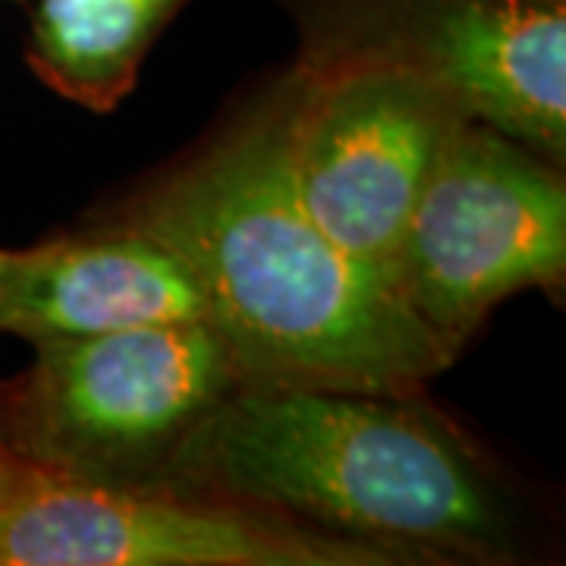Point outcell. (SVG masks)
<instances>
[{
  "instance_id": "obj_1",
  "label": "cell",
  "mask_w": 566,
  "mask_h": 566,
  "mask_svg": "<svg viewBox=\"0 0 566 566\" xmlns=\"http://www.w3.org/2000/svg\"><path fill=\"white\" fill-rule=\"evenodd\" d=\"M114 221L180 255L249 378L424 390L457 359L381 274L308 218L283 148V82Z\"/></svg>"
},
{
  "instance_id": "obj_2",
  "label": "cell",
  "mask_w": 566,
  "mask_h": 566,
  "mask_svg": "<svg viewBox=\"0 0 566 566\" xmlns=\"http://www.w3.org/2000/svg\"><path fill=\"white\" fill-rule=\"evenodd\" d=\"M161 482L205 488L419 564L504 560L513 513L482 453L422 390L245 378Z\"/></svg>"
},
{
  "instance_id": "obj_3",
  "label": "cell",
  "mask_w": 566,
  "mask_h": 566,
  "mask_svg": "<svg viewBox=\"0 0 566 566\" xmlns=\"http://www.w3.org/2000/svg\"><path fill=\"white\" fill-rule=\"evenodd\" d=\"M245 378L211 322L48 340L22 375L0 381V441L70 479L161 482L196 424Z\"/></svg>"
},
{
  "instance_id": "obj_4",
  "label": "cell",
  "mask_w": 566,
  "mask_h": 566,
  "mask_svg": "<svg viewBox=\"0 0 566 566\" xmlns=\"http://www.w3.org/2000/svg\"><path fill=\"white\" fill-rule=\"evenodd\" d=\"M296 70H394L566 161V0H283Z\"/></svg>"
},
{
  "instance_id": "obj_5",
  "label": "cell",
  "mask_w": 566,
  "mask_h": 566,
  "mask_svg": "<svg viewBox=\"0 0 566 566\" xmlns=\"http://www.w3.org/2000/svg\"><path fill=\"white\" fill-rule=\"evenodd\" d=\"M416 564L394 547L180 482H85L13 453L0 482V566Z\"/></svg>"
},
{
  "instance_id": "obj_6",
  "label": "cell",
  "mask_w": 566,
  "mask_h": 566,
  "mask_svg": "<svg viewBox=\"0 0 566 566\" xmlns=\"http://www.w3.org/2000/svg\"><path fill=\"white\" fill-rule=\"evenodd\" d=\"M566 281L564 167L482 120L441 148L409 214L394 290L457 356L494 305Z\"/></svg>"
},
{
  "instance_id": "obj_7",
  "label": "cell",
  "mask_w": 566,
  "mask_h": 566,
  "mask_svg": "<svg viewBox=\"0 0 566 566\" xmlns=\"http://www.w3.org/2000/svg\"><path fill=\"white\" fill-rule=\"evenodd\" d=\"M290 180L331 243L394 286L409 214L450 133L469 117L428 82L394 70L283 76Z\"/></svg>"
},
{
  "instance_id": "obj_8",
  "label": "cell",
  "mask_w": 566,
  "mask_h": 566,
  "mask_svg": "<svg viewBox=\"0 0 566 566\" xmlns=\"http://www.w3.org/2000/svg\"><path fill=\"white\" fill-rule=\"evenodd\" d=\"M161 322H208L202 286L151 233L111 221L0 249V334L29 344Z\"/></svg>"
},
{
  "instance_id": "obj_9",
  "label": "cell",
  "mask_w": 566,
  "mask_h": 566,
  "mask_svg": "<svg viewBox=\"0 0 566 566\" xmlns=\"http://www.w3.org/2000/svg\"><path fill=\"white\" fill-rule=\"evenodd\" d=\"M192 0H32L25 66L63 102L117 111L142 63Z\"/></svg>"
},
{
  "instance_id": "obj_10",
  "label": "cell",
  "mask_w": 566,
  "mask_h": 566,
  "mask_svg": "<svg viewBox=\"0 0 566 566\" xmlns=\"http://www.w3.org/2000/svg\"><path fill=\"white\" fill-rule=\"evenodd\" d=\"M7 460H10V450H7V444L0 441V482H3V469H7Z\"/></svg>"
},
{
  "instance_id": "obj_11",
  "label": "cell",
  "mask_w": 566,
  "mask_h": 566,
  "mask_svg": "<svg viewBox=\"0 0 566 566\" xmlns=\"http://www.w3.org/2000/svg\"><path fill=\"white\" fill-rule=\"evenodd\" d=\"M13 3H29V0H13Z\"/></svg>"
}]
</instances>
